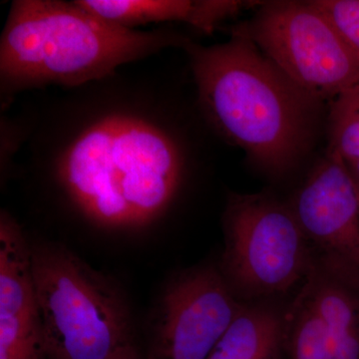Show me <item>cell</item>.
I'll return each mask as SVG.
<instances>
[{
	"instance_id": "4",
	"label": "cell",
	"mask_w": 359,
	"mask_h": 359,
	"mask_svg": "<svg viewBox=\"0 0 359 359\" xmlns=\"http://www.w3.org/2000/svg\"><path fill=\"white\" fill-rule=\"evenodd\" d=\"M32 271L48 359H107L135 344L114 283L61 245H32Z\"/></svg>"
},
{
	"instance_id": "17",
	"label": "cell",
	"mask_w": 359,
	"mask_h": 359,
	"mask_svg": "<svg viewBox=\"0 0 359 359\" xmlns=\"http://www.w3.org/2000/svg\"><path fill=\"white\" fill-rule=\"evenodd\" d=\"M347 170L353 180L354 187H355L356 192L359 197V160L351 161V162H346Z\"/></svg>"
},
{
	"instance_id": "9",
	"label": "cell",
	"mask_w": 359,
	"mask_h": 359,
	"mask_svg": "<svg viewBox=\"0 0 359 359\" xmlns=\"http://www.w3.org/2000/svg\"><path fill=\"white\" fill-rule=\"evenodd\" d=\"M0 359H48L33 280L32 245L6 212L0 218Z\"/></svg>"
},
{
	"instance_id": "5",
	"label": "cell",
	"mask_w": 359,
	"mask_h": 359,
	"mask_svg": "<svg viewBox=\"0 0 359 359\" xmlns=\"http://www.w3.org/2000/svg\"><path fill=\"white\" fill-rule=\"evenodd\" d=\"M233 32L247 37L299 88L334 100L359 82V60L313 1L263 2Z\"/></svg>"
},
{
	"instance_id": "1",
	"label": "cell",
	"mask_w": 359,
	"mask_h": 359,
	"mask_svg": "<svg viewBox=\"0 0 359 359\" xmlns=\"http://www.w3.org/2000/svg\"><path fill=\"white\" fill-rule=\"evenodd\" d=\"M201 106L214 126L264 171L283 174L308 152L323 102L294 84L247 37L189 41Z\"/></svg>"
},
{
	"instance_id": "10",
	"label": "cell",
	"mask_w": 359,
	"mask_h": 359,
	"mask_svg": "<svg viewBox=\"0 0 359 359\" xmlns=\"http://www.w3.org/2000/svg\"><path fill=\"white\" fill-rule=\"evenodd\" d=\"M79 6L123 27L182 21L212 34L223 21L262 2L231 0H79Z\"/></svg>"
},
{
	"instance_id": "11",
	"label": "cell",
	"mask_w": 359,
	"mask_h": 359,
	"mask_svg": "<svg viewBox=\"0 0 359 359\" xmlns=\"http://www.w3.org/2000/svg\"><path fill=\"white\" fill-rule=\"evenodd\" d=\"M306 289L316 304L330 344V359H359V271L311 266Z\"/></svg>"
},
{
	"instance_id": "12",
	"label": "cell",
	"mask_w": 359,
	"mask_h": 359,
	"mask_svg": "<svg viewBox=\"0 0 359 359\" xmlns=\"http://www.w3.org/2000/svg\"><path fill=\"white\" fill-rule=\"evenodd\" d=\"M285 335V318L276 309L242 304L207 359H283Z\"/></svg>"
},
{
	"instance_id": "6",
	"label": "cell",
	"mask_w": 359,
	"mask_h": 359,
	"mask_svg": "<svg viewBox=\"0 0 359 359\" xmlns=\"http://www.w3.org/2000/svg\"><path fill=\"white\" fill-rule=\"evenodd\" d=\"M224 231L226 280L243 294H280L308 275L309 240L290 205L266 194L233 196Z\"/></svg>"
},
{
	"instance_id": "14",
	"label": "cell",
	"mask_w": 359,
	"mask_h": 359,
	"mask_svg": "<svg viewBox=\"0 0 359 359\" xmlns=\"http://www.w3.org/2000/svg\"><path fill=\"white\" fill-rule=\"evenodd\" d=\"M330 103L327 150L344 162L359 160V82Z\"/></svg>"
},
{
	"instance_id": "13",
	"label": "cell",
	"mask_w": 359,
	"mask_h": 359,
	"mask_svg": "<svg viewBox=\"0 0 359 359\" xmlns=\"http://www.w3.org/2000/svg\"><path fill=\"white\" fill-rule=\"evenodd\" d=\"M285 355L287 359H330L327 327L306 287L297 299L292 327H287Z\"/></svg>"
},
{
	"instance_id": "15",
	"label": "cell",
	"mask_w": 359,
	"mask_h": 359,
	"mask_svg": "<svg viewBox=\"0 0 359 359\" xmlns=\"http://www.w3.org/2000/svg\"><path fill=\"white\" fill-rule=\"evenodd\" d=\"M359 60V0H313Z\"/></svg>"
},
{
	"instance_id": "7",
	"label": "cell",
	"mask_w": 359,
	"mask_h": 359,
	"mask_svg": "<svg viewBox=\"0 0 359 359\" xmlns=\"http://www.w3.org/2000/svg\"><path fill=\"white\" fill-rule=\"evenodd\" d=\"M241 306L216 269L181 276L163 297L147 359H207Z\"/></svg>"
},
{
	"instance_id": "16",
	"label": "cell",
	"mask_w": 359,
	"mask_h": 359,
	"mask_svg": "<svg viewBox=\"0 0 359 359\" xmlns=\"http://www.w3.org/2000/svg\"><path fill=\"white\" fill-rule=\"evenodd\" d=\"M107 359H147V358L142 354L136 344H132L122 347Z\"/></svg>"
},
{
	"instance_id": "3",
	"label": "cell",
	"mask_w": 359,
	"mask_h": 359,
	"mask_svg": "<svg viewBox=\"0 0 359 359\" xmlns=\"http://www.w3.org/2000/svg\"><path fill=\"white\" fill-rule=\"evenodd\" d=\"M189 40L166 32H137L74 2L18 0L0 41L2 88L67 86L101 79L123 65Z\"/></svg>"
},
{
	"instance_id": "8",
	"label": "cell",
	"mask_w": 359,
	"mask_h": 359,
	"mask_svg": "<svg viewBox=\"0 0 359 359\" xmlns=\"http://www.w3.org/2000/svg\"><path fill=\"white\" fill-rule=\"evenodd\" d=\"M309 242L330 266L359 271V197L346 162L327 150L290 205Z\"/></svg>"
},
{
	"instance_id": "2",
	"label": "cell",
	"mask_w": 359,
	"mask_h": 359,
	"mask_svg": "<svg viewBox=\"0 0 359 359\" xmlns=\"http://www.w3.org/2000/svg\"><path fill=\"white\" fill-rule=\"evenodd\" d=\"M183 173L174 139L136 115H105L70 142L57 177L92 223L132 230L152 223L171 204Z\"/></svg>"
}]
</instances>
